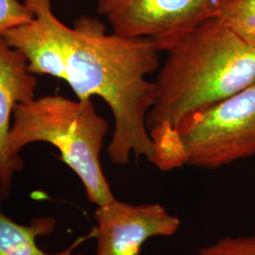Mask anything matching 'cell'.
<instances>
[{
	"mask_svg": "<svg viewBox=\"0 0 255 255\" xmlns=\"http://www.w3.org/2000/svg\"><path fill=\"white\" fill-rule=\"evenodd\" d=\"M185 164L217 169L255 155V82L185 121L179 129Z\"/></svg>",
	"mask_w": 255,
	"mask_h": 255,
	"instance_id": "cell-4",
	"label": "cell"
},
{
	"mask_svg": "<svg viewBox=\"0 0 255 255\" xmlns=\"http://www.w3.org/2000/svg\"><path fill=\"white\" fill-rule=\"evenodd\" d=\"M34 14L22 0H0V36L9 29L31 22Z\"/></svg>",
	"mask_w": 255,
	"mask_h": 255,
	"instance_id": "cell-11",
	"label": "cell"
},
{
	"mask_svg": "<svg viewBox=\"0 0 255 255\" xmlns=\"http://www.w3.org/2000/svg\"><path fill=\"white\" fill-rule=\"evenodd\" d=\"M219 16L239 36L255 46V0H228Z\"/></svg>",
	"mask_w": 255,
	"mask_h": 255,
	"instance_id": "cell-9",
	"label": "cell"
},
{
	"mask_svg": "<svg viewBox=\"0 0 255 255\" xmlns=\"http://www.w3.org/2000/svg\"><path fill=\"white\" fill-rule=\"evenodd\" d=\"M36 87L26 58L0 36V190L4 197L9 194L13 175L23 167L20 155L9 150L10 118L17 104L34 99Z\"/></svg>",
	"mask_w": 255,
	"mask_h": 255,
	"instance_id": "cell-7",
	"label": "cell"
},
{
	"mask_svg": "<svg viewBox=\"0 0 255 255\" xmlns=\"http://www.w3.org/2000/svg\"><path fill=\"white\" fill-rule=\"evenodd\" d=\"M228 0H98L113 33L151 39L165 51L181 37L219 16Z\"/></svg>",
	"mask_w": 255,
	"mask_h": 255,
	"instance_id": "cell-5",
	"label": "cell"
},
{
	"mask_svg": "<svg viewBox=\"0 0 255 255\" xmlns=\"http://www.w3.org/2000/svg\"><path fill=\"white\" fill-rule=\"evenodd\" d=\"M65 78L78 100L100 97L113 114L115 129L108 146L115 164H128L130 156H154L146 118L154 103L155 82L147 76L159 67V47L148 38L106 33L101 21L78 19L63 23Z\"/></svg>",
	"mask_w": 255,
	"mask_h": 255,
	"instance_id": "cell-2",
	"label": "cell"
},
{
	"mask_svg": "<svg viewBox=\"0 0 255 255\" xmlns=\"http://www.w3.org/2000/svg\"><path fill=\"white\" fill-rule=\"evenodd\" d=\"M56 222L52 218H39L29 225L16 223L6 216L0 203V255H83L74 254L75 248L83 240L96 236L95 229L88 237L78 239L72 246L58 254H47L37 245V237L53 232Z\"/></svg>",
	"mask_w": 255,
	"mask_h": 255,
	"instance_id": "cell-8",
	"label": "cell"
},
{
	"mask_svg": "<svg viewBox=\"0 0 255 255\" xmlns=\"http://www.w3.org/2000/svg\"><path fill=\"white\" fill-rule=\"evenodd\" d=\"M188 255H255V236L224 237Z\"/></svg>",
	"mask_w": 255,
	"mask_h": 255,
	"instance_id": "cell-10",
	"label": "cell"
},
{
	"mask_svg": "<svg viewBox=\"0 0 255 255\" xmlns=\"http://www.w3.org/2000/svg\"><path fill=\"white\" fill-rule=\"evenodd\" d=\"M9 132L10 152L34 142L58 148L61 160L83 184L87 198L98 206L116 200L103 173L101 152L109 125L97 113L92 100L73 101L62 96H45L13 110Z\"/></svg>",
	"mask_w": 255,
	"mask_h": 255,
	"instance_id": "cell-3",
	"label": "cell"
},
{
	"mask_svg": "<svg viewBox=\"0 0 255 255\" xmlns=\"http://www.w3.org/2000/svg\"><path fill=\"white\" fill-rule=\"evenodd\" d=\"M146 118L154 156L162 171L185 164L179 129L192 117L255 82V46L219 16L207 20L169 46Z\"/></svg>",
	"mask_w": 255,
	"mask_h": 255,
	"instance_id": "cell-1",
	"label": "cell"
},
{
	"mask_svg": "<svg viewBox=\"0 0 255 255\" xmlns=\"http://www.w3.org/2000/svg\"><path fill=\"white\" fill-rule=\"evenodd\" d=\"M95 219V255H140L147 240L172 237L181 227L180 219L159 203L134 205L117 199L98 206Z\"/></svg>",
	"mask_w": 255,
	"mask_h": 255,
	"instance_id": "cell-6",
	"label": "cell"
}]
</instances>
